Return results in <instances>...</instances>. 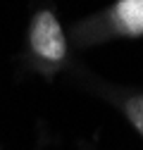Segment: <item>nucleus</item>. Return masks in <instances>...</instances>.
I'll list each match as a JSON object with an SVG mask.
<instances>
[{"label":"nucleus","instance_id":"nucleus-3","mask_svg":"<svg viewBox=\"0 0 143 150\" xmlns=\"http://www.w3.org/2000/svg\"><path fill=\"white\" fill-rule=\"evenodd\" d=\"M112 103L119 107V112L127 122L136 129V134L143 138V91H117V93H110Z\"/></svg>","mask_w":143,"mask_h":150},{"label":"nucleus","instance_id":"nucleus-1","mask_svg":"<svg viewBox=\"0 0 143 150\" xmlns=\"http://www.w3.org/2000/svg\"><path fill=\"white\" fill-rule=\"evenodd\" d=\"M76 48H91L110 41H131L143 36V0H115L105 10L79 19L69 29Z\"/></svg>","mask_w":143,"mask_h":150},{"label":"nucleus","instance_id":"nucleus-2","mask_svg":"<svg viewBox=\"0 0 143 150\" xmlns=\"http://www.w3.org/2000/svg\"><path fill=\"white\" fill-rule=\"evenodd\" d=\"M24 57L26 64L45 79H52L69 64V36L52 10L43 7L33 12L26 29Z\"/></svg>","mask_w":143,"mask_h":150}]
</instances>
